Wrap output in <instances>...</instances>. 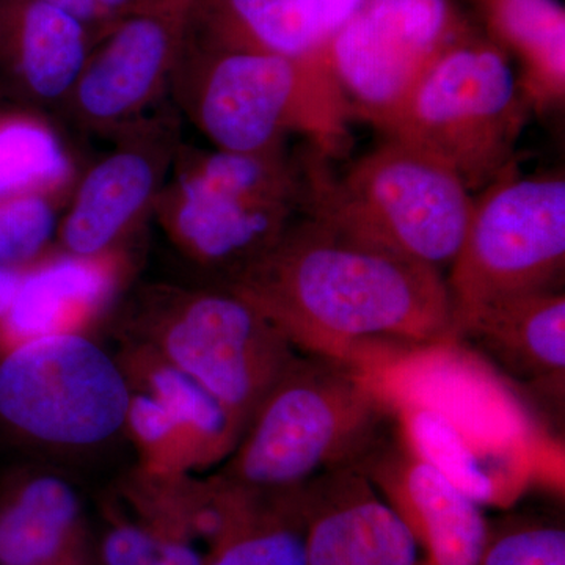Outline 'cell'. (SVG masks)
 Here are the masks:
<instances>
[{
  "mask_svg": "<svg viewBox=\"0 0 565 565\" xmlns=\"http://www.w3.org/2000/svg\"><path fill=\"white\" fill-rule=\"evenodd\" d=\"M225 288L262 311L294 348L352 363L377 341L455 343L440 270L302 214Z\"/></svg>",
  "mask_w": 565,
  "mask_h": 565,
  "instance_id": "cell-1",
  "label": "cell"
},
{
  "mask_svg": "<svg viewBox=\"0 0 565 565\" xmlns=\"http://www.w3.org/2000/svg\"><path fill=\"white\" fill-rule=\"evenodd\" d=\"M3 109H6V107H0V114H2Z\"/></svg>",
  "mask_w": 565,
  "mask_h": 565,
  "instance_id": "cell-33",
  "label": "cell"
},
{
  "mask_svg": "<svg viewBox=\"0 0 565 565\" xmlns=\"http://www.w3.org/2000/svg\"><path fill=\"white\" fill-rule=\"evenodd\" d=\"M43 2L76 18L82 24L87 25L96 36L103 35L110 25L115 24L107 20L106 14L96 6L95 0H43Z\"/></svg>",
  "mask_w": 565,
  "mask_h": 565,
  "instance_id": "cell-29",
  "label": "cell"
},
{
  "mask_svg": "<svg viewBox=\"0 0 565 565\" xmlns=\"http://www.w3.org/2000/svg\"><path fill=\"white\" fill-rule=\"evenodd\" d=\"M481 565H565V531L541 523L490 530Z\"/></svg>",
  "mask_w": 565,
  "mask_h": 565,
  "instance_id": "cell-27",
  "label": "cell"
},
{
  "mask_svg": "<svg viewBox=\"0 0 565 565\" xmlns=\"http://www.w3.org/2000/svg\"><path fill=\"white\" fill-rule=\"evenodd\" d=\"M63 203L46 195L0 200V267L25 269L50 253Z\"/></svg>",
  "mask_w": 565,
  "mask_h": 565,
  "instance_id": "cell-26",
  "label": "cell"
},
{
  "mask_svg": "<svg viewBox=\"0 0 565 565\" xmlns=\"http://www.w3.org/2000/svg\"><path fill=\"white\" fill-rule=\"evenodd\" d=\"M401 440L423 462L445 476L475 503L503 504L509 500L489 473L470 437L440 408L418 401L396 405Z\"/></svg>",
  "mask_w": 565,
  "mask_h": 565,
  "instance_id": "cell-24",
  "label": "cell"
},
{
  "mask_svg": "<svg viewBox=\"0 0 565 565\" xmlns=\"http://www.w3.org/2000/svg\"><path fill=\"white\" fill-rule=\"evenodd\" d=\"M468 32L451 0H363L326 44L352 118L384 132L424 74Z\"/></svg>",
  "mask_w": 565,
  "mask_h": 565,
  "instance_id": "cell-10",
  "label": "cell"
},
{
  "mask_svg": "<svg viewBox=\"0 0 565 565\" xmlns=\"http://www.w3.org/2000/svg\"><path fill=\"white\" fill-rule=\"evenodd\" d=\"M498 47L520 62V92L531 111L565 99V10L559 0H479Z\"/></svg>",
  "mask_w": 565,
  "mask_h": 565,
  "instance_id": "cell-20",
  "label": "cell"
},
{
  "mask_svg": "<svg viewBox=\"0 0 565 565\" xmlns=\"http://www.w3.org/2000/svg\"><path fill=\"white\" fill-rule=\"evenodd\" d=\"M333 33L362 6L363 0H318Z\"/></svg>",
  "mask_w": 565,
  "mask_h": 565,
  "instance_id": "cell-30",
  "label": "cell"
},
{
  "mask_svg": "<svg viewBox=\"0 0 565 565\" xmlns=\"http://www.w3.org/2000/svg\"><path fill=\"white\" fill-rule=\"evenodd\" d=\"M360 467L414 535L418 565H481L490 531L481 505L403 440L382 444Z\"/></svg>",
  "mask_w": 565,
  "mask_h": 565,
  "instance_id": "cell-13",
  "label": "cell"
},
{
  "mask_svg": "<svg viewBox=\"0 0 565 565\" xmlns=\"http://www.w3.org/2000/svg\"><path fill=\"white\" fill-rule=\"evenodd\" d=\"M202 0H136L132 13H147L188 32L193 11Z\"/></svg>",
  "mask_w": 565,
  "mask_h": 565,
  "instance_id": "cell-28",
  "label": "cell"
},
{
  "mask_svg": "<svg viewBox=\"0 0 565 565\" xmlns=\"http://www.w3.org/2000/svg\"><path fill=\"white\" fill-rule=\"evenodd\" d=\"M114 137L115 147L71 193L55 234L58 252L95 256L125 248L152 215L182 147L177 114L166 110Z\"/></svg>",
  "mask_w": 565,
  "mask_h": 565,
  "instance_id": "cell-11",
  "label": "cell"
},
{
  "mask_svg": "<svg viewBox=\"0 0 565 565\" xmlns=\"http://www.w3.org/2000/svg\"><path fill=\"white\" fill-rule=\"evenodd\" d=\"M0 565H99L79 497L65 479L22 475L3 486Z\"/></svg>",
  "mask_w": 565,
  "mask_h": 565,
  "instance_id": "cell-17",
  "label": "cell"
},
{
  "mask_svg": "<svg viewBox=\"0 0 565 565\" xmlns=\"http://www.w3.org/2000/svg\"><path fill=\"white\" fill-rule=\"evenodd\" d=\"M299 161L303 214L444 273L463 243L475 195L455 172L403 141L386 139L334 177L315 147Z\"/></svg>",
  "mask_w": 565,
  "mask_h": 565,
  "instance_id": "cell-5",
  "label": "cell"
},
{
  "mask_svg": "<svg viewBox=\"0 0 565 565\" xmlns=\"http://www.w3.org/2000/svg\"><path fill=\"white\" fill-rule=\"evenodd\" d=\"M303 500L307 565H418L414 535L360 465L319 476Z\"/></svg>",
  "mask_w": 565,
  "mask_h": 565,
  "instance_id": "cell-14",
  "label": "cell"
},
{
  "mask_svg": "<svg viewBox=\"0 0 565 565\" xmlns=\"http://www.w3.org/2000/svg\"><path fill=\"white\" fill-rule=\"evenodd\" d=\"M455 340H470L516 377H563V289L515 294L452 311Z\"/></svg>",
  "mask_w": 565,
  "mask_h": 565,
  "instance_id": "cell-18",
  "label": "cell"
},
{
  "mask_svg": "<svg viewBox=\"0 0 565 565\" xmlns=\"http://www.w3.org/2000/svg\"><path fill=\"white\" fill-rule=\"evenodd\" d=\"M184 39L161 18L126 14L93 43L62 109L85 131L115 136L170 90Z\"/></svg>",
  "mask_w": 565,
  "mask_h": 565,
  "instance_id": "cell-12",
  "label": "cell"
},
{
  "mask_svg": "<svg viewBox=\"0 0 565 565\" xmlns=\"http://www.w3.org/2000/svg\"><path fill=\"white\" fill-rule=\"evenodd\" d=\"M170 92L217 150H286L292 134L333 159L351 140V107L326 46L303 55L218 50L185 36Z\"/></svg>",
  "mask_w": 565,
  "mask_h": 565,
  "instance_id": "cell-2",
  "label": "cell"
},
{
  "mask_svg": "<svg viewBox=\"0 0 565 565\" xmlns=\"http://www.w3.org/2000/svg\"><path fill=\"white\" fill-rule=\"evenodd\" d=\"M333 31L318 0H202L185 36L218 50L303 57Z\"/></svg>",
  "mask_w": 565,
  "mask_h": 565,
  "instance_id": "cell-19",
  "label": "cell"
},
{
  "mask_svg": "<svg viewBox=\"0 0 565 565\" xmlns=\"http://www.w3.org/2000/svg\"><path fill=\"white\" fill-rule=\"evenodd\" d=\"M95 2L111 22H117L126 14L132 13L136 6V0H95Z\"/></svg>",
  "mask_w": 565,
  "mask_h": 565,
  "instance_id": "cell-32",
  "label": "cell"
},
{
  "mask_svg": "<svg viewBox=\"0 0 565 565\" xmlns=\"http://www.w3.org/2000/svg\"><path fill=\"white\" fill-rule=\"evenodd\" d=\"M564 269V174L525 178L515 163L475 196L446 285L455 311L515 294L561 289Z\"/></svg>",
  "mask_w": 565,
  "mask_h": 565,
  "instance_id": "cell-9",
  "label": "cell"
},
{
  "mask_svg": "<svg viewBox=\"0 0 565 565\" xmlns=\"http://www.w3.org/2000/svg\"><path fill=\"white\" fill-rule=\"evenodd\" d=\"M299 161L286 150L234 152L182 145L154 204L178 252L228 286L263 258L303 214Z\"/></svg>",
  "mask_w": 565,
  "mask_h": 565,
  "instance_id": "cell-4",
  "label": "cell"
},
{
  "mask_svg": "<svg viewBox=\"0 0 565 565\" xmlns=\"http://www.w3.org/2000/svg\"><path fill=\"white\" fill-rule=\"evenodd\" d=\"M390 415L382 386L353 364L299 355L256 408L218 476L255 497L294 492L362 465L384 444Z\"/></svg>",
  "mask_w": 565,
  "mask_h": 565,
  "instance_id": "cell-3",
  "label": "cell"
},
{
  "mask_svg": "<svg viewBox=\"0 0 565 565\" xmlns=\"http://www.w3.org/2000/svg\"><path fill=\"white\" fill-rule=\"evenodd\" d=\"M122 371L129 386L158 397L180 424L191 456L192 470L230 457L245 426L202 385L181 373L147 345L129 341Z\"/></svg>",
  "mask_w": 565,
  "mask_h": 565,
  "instance_id": "cell-21",
  "label": "cell"
},
{
  "mask_svg": "<svg viewBox=\"0 0 565 565\" xmlns=\"http://www.w3.org/2000/svg\"><path fill=\"white\" fill-rule=\"evenodd\" d=\"M303 487L255 497L211 546L206 565H307Z\"/></svg>",
  "mask_w": 565,
  "mask_h": 565,
  "instance_id": "cell-23",
  "label": "cell"
},
{
  "mask_svg": "<svg viewBox=\"0 0 565 565\" xmlns=\"http://www.w3.org/2000/svg\"><path fill=\"white\" fill-rule=\"evenodd\" d=\"M79 180L61 134L39 111L6 107L0 114V200L46 195L68 202Z\"/></svg>",
  "mask_w": 565,
  "mask_h": 565,
  "instance_id": "cell-22",
  "label": "cell"
},
{
  "mask_svg": "<svg viewBox=\"0 0 565 565\" xmlns=\"http://www.w3.org/2000/svg\"><path fill=\"white\" fill-rule=\"evenodd\" d=\"M129 401L121 364L84 333L47 334L0 355V423L32 444L103 445L125 429Z\"/></svg>",
  "mask_w": 565,
  "mask_h": 565,
  "instance_id": "cell-8",
  "label": "cell"
},
{
  "mask_svg": "<svg viewBox=\"0 0 565 565\" xmlns=\"http://www.w3.org/2000/svg\"><path fill=\"white\" fill-rule=\"evenodd\" d=\"M129 337L202 385L245 427L299 353L225 286L156 285L137 297Z\"/></svg>",
  "mask_w": 565,
  "mask_h": 565,
  "instance_id": "cell-6",
  "label": "cell"
},
{
  "mask_svg": "<svg viewBox=\"0 0 565 565\" xmlns=\"http://www.w3.org/2000/svg\"><path fill=\"white\" fill-rule=\"evenodd\" d=\"M96 40L43 0H0V87L29 109L61 106Z\"/></svg>",
  "mask_w": 565,
  "mask_h": 565,
  "instance_id": "cell-16",
  "label": "cell"
},
{
  "mask_svg": "<svg viewBox=\"0 0 565 565\" xmlns=\"http://www.w3.org/2000/svg\"><path fill=\"white\" fill-rule=\"evenodd\" d=\"M530 111L505 52L468 32L424 74L382 134L444 163L478 193L515 166Z\"/></svg>",
  "mask_w": 565,
  "mask_h": 565,
  "instance_id": "cell-7",
  "label": "cell"
},
{
  "mask_svg": "<svg viewBox=\"0 0 565 565\" xmlns=\"http://www.w3.org/2000/svg\"><path fill=\"white\" fill-rule=\"evenodd\" d=\"M131 258L125 248L95 256L46 253L22 273L0 319V355L47 334L82 333L117 299Z\"/></svg>",
  "mask_w": 565,
  "mask_h": 565,
  "instance_id": "cell-15",
  "label": "cell"
},
{
  "mask_svg": "<svg viewBox=\"0 0 565 565\" xmlns=\"http://www.w3.org/2000/svg\"><path fill=\"white\" fill-rule=\"evenodd\" d=\"M22 273H24V269L0 267V319L9 310L11 300H13L18 286H20Z\"/></svg>",
  "mask_w": 565,
  "mask_h": 565,
  "instance_id": "cell-31",
  "label": "cell"
},
{
  "mask_svg": "<svg viewBox=\"0 0 565 565\" xmlns=\"http://www.w3.org/2000/svg\"><path fill=\"white\" fill-rule=\"evenodd\" d=\"M99 565H206L191 539L141 519H117L104 531Z\"/></svg>",
  "mask_w": 565,
  "mask_h": 565,
  "instance_id": "cell-25",
  "label": "cell"
}]
</instances>
